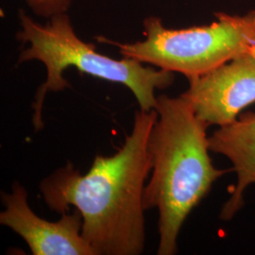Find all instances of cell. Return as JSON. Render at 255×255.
<instances>
[{
	"label": "cell",
	"instance_id": "cell-1",
	"mask_svg": "<svg viewBox=\"0 0 255 255\" xmlns=\"http://www.w3.org/2000/svg\"><path fill=\"white\" fill-rule=\"evenodd\" d=\"M156 110L135 113L133 127L113 156L97 155L82 175L68 162L41 182L47 206L63 215L70 206L82 217V235L96 255H141L145 247L143 195L151 172L147 150Z\"/></svg>",
	"mask_w": 255,
	"mask_h": 255
},
{
	"label": "cell",
	"instance_id": "cell-2",
	"mask_svg": "<svg viewBox=\"0 0 255 255\" xmlns=\"http://www.w3.org/2000/svg\"><path fill=\"white\" fill-rule=\"evenodd\" d=\"M158 119L147 150L151 175L143 195L144 209L159 211L158 255H172L185 219L227 170L217 168L205 124L182 96L157 98Z\"/></svg>",
	"mask_w": 255,
	"mask_h": 255
},
{
	"label": "cell",
	"instance_id": "cell-3",
	"mask_svg": "<svg viewBox=\"0 0 255 255\" xmlns=\"http://www.w3.org/2000/svg\"><path fill=\"white\" fill-rule=\"evenodd\" d=\"M18 18L21 29L16 38L29 45L19 55L18 64L34 60L46 68V82L38 88L32 104L36 130L44 127L42 114L46 94L70 87L63 76L70 66L95 78L127 86L136 98L140 110L145 112L157 106L155 90L165 89L173 83V72L146 67L133 59L116 60L98 52L93 44L84 43L77 36L67 13L56 15L45 25L33 21L23 9L19 10Z\"/></svg>",
	"mask_w": 255,
	"mask_h": 255
},
{
	"label": "cell",
	"instance_id": "cell-4",
	"mask_svg": "<svg viewBox=\"0 0 255 255\" xmlns=\"http://www.w3.org/2000/svg\"><path fill=\"white\" fill-rule=\"evenodd\" d=\"M208 26L173 29L150 16L144 21L145 40L121 44L105 37L101 43L119 48L124 58L184 75L188 80L207 73L255 46V10L244 15L216 13Z\"/></svg>",
	"mask_w": 255,
	"mask_h": 255
},
{
	"label": "cell",
	"instance_id": "cell-5",
	"mask_svg": "<svg viewBox=\"0 0 255 255\" xmlns=\"http://www.w3.org/2000/svg\"><path fill=\"white\" fill-rule=\"evenodd\" d=\"M182 94L207 126H226L255 102V58L248 52L192 78Z\"/></svg>",
	"mask_w": 255,
	"mask_h": 255
},
{
	"label": "cell",
	"instance_id": "cell-6",
	"mask_svg": "<svg viewBox=\"0 0 255 255\" xmlns=\"http://www.w3.org/2000/svg\"><path fill=\"white\" fill-rule=\"evenodd\" d=\"M6 209L0 214V223L22 237L34 255H96L82 235V217L74 208L62 215L59 221H47L32 212L27 192L20 183L12 185L10 194L2 193Z\"/></svg>",
	"mask_w": 255,
	"mask_h": 255
},
{
	"label": "cell",
	"instance_id": "cell-7",
	"mask_svg": "<svg viewBox=\"0 0 255 255\" xmlns=\"http://www.w3.org/2000/svg\"><path fill=\"white\" fill-rule=\"evenodd\" d=\"M212 152L228 158L237 174V185L223 205L220 219L228 221L244 205L243 194L255 183V113L248 112L226 126L219 127L208 137Z\"/></svg>",
	"mask_w": 255,
	"mask_h": 255
},
{
	"label": "cell",
	"instance_id": "cell-8",
	"mask_svg": "<svg viewBox=\"0 0 255 255\" xmlns=\"http://www.w3.org/2000/svg\"><path fill=\"white\" fill-rule=\"evenodd\" d=\"M34 14L50 19L66 13L72 0H24Z\"/></svg>",
	"mask_w": 255,
	"mask_h": 255
},
{
	"label": "cell",
	"instance_id": "cell-9",
	"mask_svg": "<svg viewBox=\"0 0 255 255\" xmlns=\"http://www.w3.org/2000/svg\"><path fill=\"white\" fill-rule=\"evenodd\" d=\"M247 52L249 53V54L252 55V56H254L255 58V46H251L248 50H247Z\"/></svg>",
	"mask_w": 255,
	"mask_h": 255
}]
</instances>
